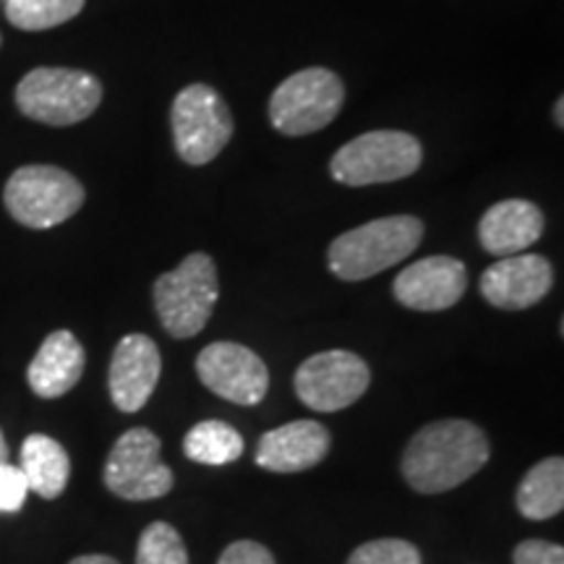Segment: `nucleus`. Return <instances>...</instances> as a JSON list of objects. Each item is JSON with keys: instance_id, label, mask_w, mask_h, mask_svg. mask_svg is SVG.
<instances>
[{"instance_id": "nucleus-1", "label": "nucleus", "mask_w": 564, "mask_h": 564, "mask_svg": "<svg viewBox=\"0 0 564 564\" xmlns=\"http://www.w3.org/2000/svg\"><path fill=\"white\" fill-rule=\"evenodd\" d=\"M489 457L491 444L484 429L463 419H442L408 442L403 476L419 494H442L470 481Z\"/></svg>"}, {"instance_id": "nucleus-2", "label": "nucleus", "mask_w": 564, "mask_h": 564, "mask_svg": "<svg viewBox=\"0 0 564 564\" xmlns=\"http://www.w3.org/2000/svg\"><path fill=\"white\" fill-rule=\"evenodd\" d=\"M423 223L413 215L379 217L358 225L329 243L327 264L345 282L369 280L373 274L405 262L423 241Z\"/></svg>"}, {"instance_id": "nucleus-3", "label": "nucleus", "mask_w": 564, "mask_h": 564, "mask_svg": "<svg viewBox=\"0 0 564 564\" xmlns=\"http://www.w3.org/2000/svg\"><path fill=\"white\" fill-rule=\"evenodd\" d=\"M152 299L167 335L178 340L199 335L220 299L215 259L204 251L188 253L175 270L154 280Z\"/></svg>"}, {"instance_id": "nucleus-4", "label": "nucleus", "mask_w": 564, "mask_h": 564, "mask_svg": "<svg viewBox=\"0 0 564 564\" xmlns=\"http://www.w3.org/2000/svg\"><path fill=\"white\" fill-rule=\"evenodd\" d=\"M423 162L421 141L408 131H369L350 139L329 160V175L350 188L411 178Z\"/></svg>"}, {"instance_id": "nucleus-5", "label": "nucleus", "mask_w": 564, "mask_h": 564, "mask_svg": "<svg viewBox=\"0 0 564 564\" xmlns=\"http://www.w3.org/2000/svg\"><path fill=\"white\" fill-rule=\"evenodd\" d=\"M102 84L79 68L40 66L17 87V108L45 126H76L100 108Z\"/></svg>"}, {"instance_id": "nucleus-6", "label": "nucleus", "mask_w": 564, "mask_h": 564, "mask_svg": "<svg viewBox=\"0 0 564 564\" xmlns=\"http://www.w3.org/2000/svg\"><path fill=\"white\" fill-rule=\"evenodd\" d=\"M82 181L55 165H24L6 181L3 204L19 225L47 230L70 220L84 207Z\"/></svg>"}, {"instance_id": "nucleus-7", "label": "nucleus", "mask_w": 564, "mask_h": 564, "mask_svg": "<svg viewBox=\"0 0 564 564\" xmlns=\"http://www.w3.org/2000/svg\"><path fill=\"white\" fill-rule=\"evenodd\" d=\"M345 105V84L335 70L314 66L288 76L270 97V121L285 137L327 129Z\"/></svg>"}, {"instance_id": "nucleus-8", "label": "nucleus", "mask_w": 564, "mask_h": 564, "mask_svg": "<svg viewBox=\"0 0 564 564\" xmlns=\"http://www.w3.org/2000/svg\"><path fill=\"white\" fill-rule=\"evenodd\" d=\"M173 144L186 165H209L232 139L236 123L220 91L209 84H188L175 95L171 108Z\"/></svg>"}, {"instance_id": "nucleus-9", "label": "nucleus", "mask_w": 564, "mask_h": 564, "mask_svg": "<svg viewBox=\"0 0 564 564\" xmlns=\"http://www.w3.org/2000/svg\"><path fill=\"white\" fill-rule=\"evenodd\" d=\"M162 442L150 429L137 426L112 444L102 481L126 502H150L173 491V470L160 457Z\"/></svg>"}, {"instance_id": "nucleus-10", "label": "nucleus", "mask_w": 564, "mask_h": 564, "mask_svg": "<svg viewBox=\"0 0 564 564\" xmlns=\"http://www.w3.org/2000/svg\"><path fill=\"white\" fill-rule=\"evenodd\" d=\"M369 384V364L350 350L314 352L295 371V394L316 413L345 411L364 398Z\"/></svg>"}, {"instance_id": "nucleus-11", "label": "nucleus", "mask_w": 564, "mask_h": 564, "mask_svg": "<svg viewBox=\"0 0 564 564\" xmlns=\"http://www.w3.org/2000/svg\"><path fill=\"white\" fill-rule=\"evenodd\" d=\"M202 384L236 405H259L270 390V371L262 356L241 343H209L196 356Z\"/></svg>"}, {"instance_id": "nucleus-12", "label": "nucleus", "mask_w": 564, "mask_h": 564, "mask_svg": "<svg viewBox=\"0 0 564 564\" xmlns=\"http://www.w3.org/2000/svg\"><path fill=\"white\" fill-rule=\"evenodd\" d=\"M554 288V267L541 253H514L481 274V295L494 308L523 312L541 303Z\"/></svg>"}, {"instance_id": "nucleus-13", "label": "nucleus", "mask_w": 564, "mask_h": 564, "mask_svg": "<svg viewBox=\"0 0 564 564\" xmlns=\"http://www.w3.org/2000/svg\"><path fill=\"white\" fill-rule=\"evenodd\" d=\"M468 291V270L455 257H426L394 278L392 293L411 312L434 314L453 308Z\"/></svg>"}, {"instance_id": "nucleus-14", "label": "nucleus", "mask_w": 564, "mask_h": 564, "mask_svg": "<svg viewBox=\"0 0 564 564\" xmlns=\"http://www.w3.org/2000/svg\"><path fill=\"white\" fill-rule=\"evenodd\" d=\"M162 356L152 337L131 333L116 345L110 358L108 390L118 411L139 413L158 390Z\"/></svg>"}, {"instance_id": "nucleus-15", "label": "nucleus", "mask_w": 564, "mask_h": 564, "mask_svg": "<svg viewBox=\"0 0 564 564\" xmlns=\"http://www.w3.org/2000/svg\"><path fill=\"white\" fill-rule=\"evenodd\" d=\"M329 453V432L319 421H293L262 434L257 465L272 474H301L319 465Z\"/></svg>"}, {"instance_id": "nucleus-16", "label": "nucleus", "mask_w": 564, "mask_h": 564, "mask_svg": "<svg viewBox=\"0 0 564 564\" xmlns=\"http://www.w3.org/2000/svg\"><path fill=\"white\" fill-rule=\"evenodd\" d=\"M544 212L525 199H505L484 212L478 223V241L491 257H514L544 236Z\"/></svg>"}, {"instance_id": "nucleus-17", "label": "nucleus", "mask_w": 564, "mask_h": 564, "mask_svg": "<svg viewBox=\"0 0 564 564\" xmlns=\"http://www.w3.org/2000/svg\"><path fill=\"white\" fill-rule=\"evenodd\" d=\"M84 366H87V352L76 335L68 329H55L42 340L37 356L32 358L26 382L37 398H63L79 384Z\"/></svg>"}, {"instance_id": "nucleus-18", "label": "nucleus", "mask_w": 564, "mask_h": 564, "mask_svg": "<svg viewBox=\"0 0 564 564\" xmlns=\"http://www.w3.org/2000/svg\"><path fill=\"white\" fill-rule=\"evenodd\" d=\"M21 474L30 491L42 499H58L70 478V457L58 440L47 434H30L21 444Z\"/></svg>"}, {"instance_id": "nucleus-19", "label": "nucleus", "mask_w": 564, "mask_h": 564, "mask_svg": "<svg viewBox=\"0 0 564 564\" xmlns=\"http://www.w3.org/2000/svg\"><path fill=\"white\" fill-rule=\"evenodd\" d=\"M518 510L528 520H549L564 507V460L546 457L535 463L518 486Z\"/></svg>"}, {"instance_id": "nucleus-20", "label": "nucleus", "mask_w": 564, "mask_h": 564, "mask_svg": "<svg viewBox=\"0 0 564 564\" xmlns=\"http://www.w3.org/2000/svg\"><path fill=\"white\" fill-rule=\"evenodd\" d=\"M183 453L188 460L202 465H230L243 455V436L230 423L209 419L196 423L183 440Z\"/></svg>"}, {"instance_id": "nucleus-21", "label": "nucleus", "mask_w": 564, "mask_h": 564, "mask_svg": "<svg viewBox=\"0 0 564 564\" xmlns=\"http://www.w3.org/2000/svg\"><path fill=\"white\" fill-rule=\"evenodd\" d=\"M87 0H6V19L21 32H45L76 19Z\"/></svg>"}, {"instance_id": "nucleus-22", "label": "nucleus", "mask_w": 564, "mask_h": 564, "mask_svg": "<svg viewBox=\"0 0 564 564\" xmlns=\"http://www.w3.org/2000/svg\"><path fill=\"white\" fill-rule=\"evenodd\" d=\"M137 564H188L181 533L171 523H150L137 546Z\"/></svg>"}, {"instance_id": "nucleus-23", "label": "nucleus", "mask_w": 564, "mask_h": 564, "mask_svg": "<svg viewBox=\"0 0 564 564\" xmlns=\"http://www.w3.org/2000/svg\"><path fill=\"white\" fill-rule=\"evenodd\" d=\"M348 564H423L419 546L403 539L366 541L348 556Z\"/></svg>"}, {"instance_id": "nucleus-24", "label": "nucleus", "mask_w": 564, "mask_h": 564, "mask_svg": "<svg viewBox=\"0 0 564 564\" xmlns=\"http://www.w3.org/2000/svg\"><path fill=\"white\" fill-rule=\"evenodd\" d=\"M26 494H30V484L19 465H0V512H19L26 502Z\"/></svg>"}, {"instance_id": "nucleus-25", "label": "nucleus", "mask_w": 564, "mask_h": 564, "mask_svg": "<svg viewBox=\"0 0 564 564\" xmlns=\"http://www.w3.org/2000/svg\"><path fill=\"white\" fill-rule=\"evenodd\" d=\"M512 564H564V549L541 539H528L514 549Z\"/></svg>"}, {"instance_id": "nucleus-26", "label": "nucleus", "mask_w": 564, "mask_h": 564, "mask_svg": "<svg viewBox=\"0 0 564 564\" xmlns=\"http://www.w3.org/2000/svg\"><path fill=\"white\" fill-rule=\"evenodd\" d=\"M217 564H274V556L259 541H232Z\"/></svg>"}, {"instance_id": "nucleus-27", "label": "nucleus", "mask_w": 564, "mask_h": 564, "mask_svg": "<svg viewBox=\"0 0 564 564\" xmlns=\"http://www.w3.org/2000/svg\"><path fill=\"white\" fill-rule=\"evenodd\" d=\"M68 564H121V562L105 554H84V556H76V560H70Z\"/></svg>"}, {"instance_id": "nucleus-28", "label": "nucleus", "mask_w": 564, "mask_h": 564, "mask_svg": "<svg viewBox=\"0 0 564 564\" xmlns=\"http://www.w3.org/2000/svg\"><path fill=\"white\" fill-rule=\"evenodd\" d=\"M554 121H556V129H564V100L554 102Z\"/></svg>"}, {"instance_id": "nucleus-29", "label": "nucleus", "mask_w": 564, "mask_h": 564, "mask_svg": "<svg viewBox=\"0 0 564 564\" xmlns=\"http://www.w3.org/2000/svg\"><path fill=\"white\" fill-rule=\"evenodd\" d=\"M9 463V444H6V436L0 432V465Z\"/></svg>"}, {"instance_id": "nucleus-30", "label": "nucleus", "mask_w": 564, "mask_h": 564, "mask_svg": "<svg viewBox=\"0 0 564 564\" xmlns=\"http://www.w3.org/2000/svg\"><path fill=\"white\" fill-rule=\"evenodd\" d=\"M0 45H3V34H0Z\"/></svg>"}]
</instances>
